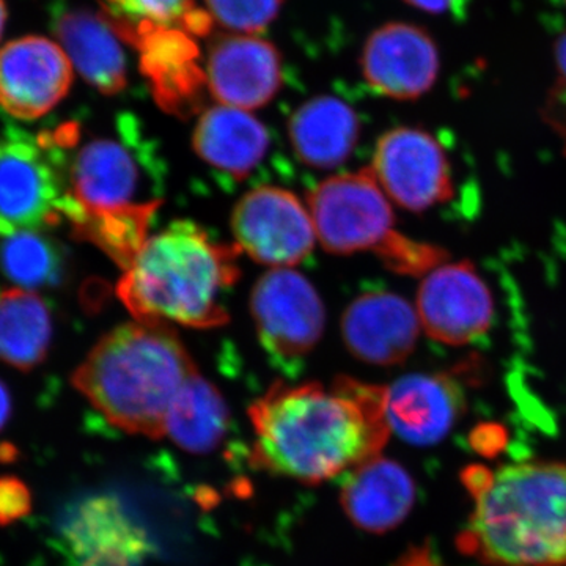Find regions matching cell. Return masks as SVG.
<instances>
[{
	"mask_svg": "<svg viewBox=\"0 0 566 566\" xmlns=\"http://www.w3.org/2000/svg\"><path fill=\"white\" fill-rule=\"evenodd\" d=\"M253 468L319 485L381 455L386 387L340 376L331 385L274 382L249 406Z\"/></svg>",
	"mask_w": 566,
	"mask_h": 566,
	"instance_id": "obj_1",
	"label": "cell"
},
{
	"mask_svg": "<svg viewBox=\"0 0 566 566\" xmlns=\"http://www.w3.org/2000/svg\"><path fill=\"white\" fill-rule=\"evenodd\" d=\"M196 374L169 324L134 319L104 335L71 382L118 430L161 439L174 398Z\"/></svg>",
	"mask_w": 566,
	"mask_h": 566,
	"instance_id": "obj_2",
	"label": "cell"
},
{
	"mask_svg": "<svg viewBox=\"0 0 566 566\" xmlns=\"http://www.w3.org/2000/svg\"><path fill=\"white\" fill-rule=\"evenodd\" d=\"M240 252L197 223L175 221L148 238L118 282V297L139 322L221 327L229 322L223 294L240 277Z\"/></svg>",
	"mask_w": 566,
	"mask_h": 566,
	"instance_id": "obj_3",
	"label": "cell"
},
{
	"mask_svg": "<svg viewBox=\"0 0 566 566\" xmlns=\"http://www.w3.org/2000/svg\"><path fill=\"white\" fill-rule=\"evenodd\" d=\"M474 497L463 553L493 566L566 565V461L506 465Z\"/></svg>",
	"mask_w": 566,
	"mask_h": 566,
	"instance_id": "obj_4",
	"label": "cell"
},
{
	"mask_svg": "<svg viewBox=\"0 0 566 566\" xmlns=\"http://www.w3.org/2000/svg\"><path fill=\"white\" fill-rule=\"evenodd\" d=\"M74 137L71 126L36 137L18 129L0 134V237L65 221L69 166L63 151Z\"/></svg>",
	"mask_w": 566,
	"mask_h": 566,
	"instance_id": "obj_5",
	"label": "cell"
},
{
	"mask_svg": "<svg viewBox=\"0 0 566 566\" xmlns=\"http://www.w3.org/2000/svg\"><path fill=\"white\" fill-rule=\"evenodd\" d=\"M308 210L319 243L337 255H378L397 233L392 207L371 167L319 182L308 196Z\"/></svg>",
	"mask_w": 566,
	"mask_h": 566,
	"instance_id": "obj_6",
	"label": "cell"
},
{
	"mask_svg": "<svg viewBox=\"0 0 566 566\" xmlns=\"http://www.w3.org/2000/svg\"><path fill=\"white\" fill-rule=\"evenodd\" d=\"M251 311L263 348L279 365L300 364L322 340V297L305 275L290 268H274L259 279Z\"/></svg>",
	"mask_w": 566,
	"mask_h": 566,
	"instance_id": "obj_7",
	"label": "cell"
},
{
	"mask_svg": "<svg viewBox=\"0 0 566 566\" xmlns=\"http://www.w3.org/2000/svg\"><path fill=\"white\" fill-rule=\"evenodd\" d=\"M232 232L241 252L274 268L303 262L318 240L308 207L275 186H262L243 196L233 210Z\"/></svg>",
	"mask_w": 566,
	"mask_h": 566,
	"instance_id": "obj_8",
	"label": "cell"
},
{
	"mask_svg": "<svg viewBox=\"0 0 566 566\" xmlns=\"http://www.w3.org/2000/svg\"><path fill=\"white\" fill-rule=\"evenodd\" d=\"M371 164L387 197L406 210L420 212L452 199L444 148L423 129L400 126L382 134Z\"/></svg>",
	"mask_w": 566,
	"mask_h": 566,
	"instance_id": "obj_9",
	"label": "cell"
},
{
	"mask_svg": "<svg viewBox=\"0 0 566 566\" xmlns=\"http://www.w3.org/2000/svg\"><path fill=\"white\" fill-rule=\"evenodd\" d=\"M416 308L424 333L453 346L479 340L494 314L490 289L469 262L444 263L424 275Z\"/></svg>",
	"mask_w": 566,
	"mask_h": 566,
	"instance_id": "obj_10",
	"label": "cell"
},
{
	"mask_svg": "<svg viewBox=\"0 0 566 566\" xmlns=\"http://www.w3.org/2000/svg\"><path fill=\"white\" fill-rule=\"evenodd\" d=\"M73 65L61 44L22 36L0 50V107L20 120H36L69 95Z\"/></svg>",
	"mask_w": 566,
	"mask_h": 566,
	"instance_id": "obj_11",
	"label": "cell"
},
{
	"mask_svg": "<svg viewBox=\"0 0 566 566\" xmlns=\"http://www.w3.org/2000/svg\"><path fill=\"white\" fill-rule=\"evenodd\" d=\"M66 181L69 199L63 218L69 222L80 214L151 203L139 199L145 186L144 164L126 140L93 139L85 144L70 164Z\"/></svg>",
	"mask_w": 566,
	"mask_h": 566,
	"instance_id": "obj_12",
	"label": "cell"
},
{
	"mask_svg": "<svg viewBox=\"0 0 566 566\" xmlns=\"http://www.w3.org/2000/svg\"><path fill=\"white\" fill-rule=\"evenodd\" d=\"M439 51L430 33L408 22H389L370 33L360 55L368 87L387 98L408 102L433 88Z\"/></svg>",
	"mask_w": 566,
	"mask_h": 566,
	"instance_id": "obj_13",
	"label": "cell"
},
{
	"mask_svg": "<svg viewBox=\"0 0 566 566\" xmlns=\"http://www.w3.org/2000/svg\"><path fill=\"white\" fill-rule=\"evenodd\" d=\"M62 539L73 566H140L151 554L144 528L112 495L81 502L63 523Z\"/></svg>",
	"mask_w": 566,
	"mask_h": 566,
	"instance_id": "obj_14",
	"label": "cell"
},
{
	"mask_svg": "<svg viewBox=\"0 0 566 566\" xmlns=\"http://www.w3.org/2000/svg\"><path fill=\"white\" fill-rule=\"evenodd\" d=\"M207 84L223 106L259 109L281 91V54L271 41L259 36H222L208 55Z\"/></svg>",
	"mask_w": 566,
	"mask_h": 566,
	"instance_id": "obj_15",
	"label": "cell"
},
{
	"mask_svg": "<svg viewBox=\"0 0 566 566\" xmlns=\"http://www.w3.org/2000/svg\"><path fill=\"white\" fill-rule=\"evenodd\" d=\"M420 329L417 308L389 292L360 294L342 318L346 348L363 363L378 367L405 363L415 352Z\"/></svg>",
	"mask_w": 566,
	"mask_h": 566,
	"instance_id": "obj_16",
	"label": "cell"
},
{
	"mask_svg": "<svg viewBox=\"0 0 566 566\" xmlns=\"http://www.w3.org/2000/svg\"><path fill=\"white\" fill-rule=\"evenodd\" d=\"M463 406V392L453 375H409L386 387L390 431L416 446H433L444 439Z\"/></svg>",
	"mask_w": 566,
	"mask_h": 566,
	"instance_id": "obj_17",
	"label": "cell"
},
{
	"mask_svg": "<svg viewBox=\"0 0 566 566\" xmlns=\"http://www.w3.org/2000/svg\"><path fill=\"white\" fill-rule=\"evenodd\" d=\"M128 41L142 51V69L150 80L153 96L167 114L186 118L202 111L207 76L193 62L197 50L191 36L178 28L153 29Z\"/></svg>",
	"mask_w": 566,
	"mask_h": 566,
	"instance_id": "obj_18",
	"label": "cell"
},
{
	"mask_svg": "<svg viewBox=\"0 0 566 566\" xmlns=\"http://www.w3.org/2000/svg\"><path fill=\"white\" fill-rule=\"evenodd\" d=\"M416 502V485L403 465L385 457L353 469L342 485L340 504L354 526L385 534L400 526Z\"/></svg>",
	"mask_w": 566,
	"mask_h": 566,
	"instance_id": "obj_19",
	"label": "cell"
},
{
	"mask_svg": "<svg viewBox=\"0 0 566 566\" xmlns=\"http://www.w3.org/2000/svg\"><path fill=\"white\" fill-rule=\"evenodd\" d=\"M52 31L82 80L103 95L128 84V65L115 29L102 13L66 9L55 13Z\"/></svg>",
	"mask_w": 566,
	"mask_h": 566,
	"instance_id": "obj_20",
	"label": "cell"
},
{
	"mask_svg": "<svg viewBox=\"0 0 566 566\" xmlns=\"http://www.w3.org/2000/svg\"><path fill=\"white\" fill-rule=\"evenodd\" d=\"M192 147L205 164L240 181L263 161L270 134L248 111L218 104L200 115Z\"/></svg>",
	"mask_w": 566,
	"mask_h": 566,
	"instance_id": "obj_21",
	"label": "cell"
},
{
	"mask_svg": "<svg viewBox=\"0 0 566 566\" xmlns=\"http://www.w3.org/2000/svg\"><path fill=\"white\" fill-rule=\"evenodd\" d=\"M359 118L335 96H316L297 107L289 123L290 142L301 163L334 169L352 155L359 139Z\"/></svg>",
	"mask_w": 566,
	"mask_h": 566,
	"instance_id": "obj_22",
	"label": "cell"
},
{
	"mask_svg": "<svg viewBox=\"0 0 566 566\" xmlns=\"http://www.w3.org/2000/svg\"><path fill=\"white\" fill-rule=\"evenodd\" d=\"M229 424V406L222 394L196 374L174 398L164 423V438H169L182 452L207 455L222 444Z\"/></svg>",
	"mask_w": 566,
	"mask_h": 566,
	"instance_id": "obj_23",
	"label": "cell"
},
{
	"mask_svg": "<svg viewBox=\"0 0 566 566\" xmlns=\"http://www.w3.org/2000/svg\"><path fill=\"white\" fill-rule=\"evenodd\" d=\"M51 338V311L39 293L10 289L0 294V363L33 370L46 359Z\"/></svg>",
	"mask_w": 566,
	"mask_h": 566,
	"instance_id": "obj_24",
	"label": "cell"
},
{
	"mask_svg": "<svg viewBox=\"0 0 566 566\" xmlns=\"http://www.w3.org/2000/svg\"><path fill=\"white\" fill-rule=\"evenodd\" d=\"M159 207L161 200L99 214H80L71 219L70 226L77 238L91 241L125 271L150 238L148 230Z\"/></svg>",
	"mask_w": 566,
	"mask_h": 566,
	"instance_id": "obj_25",
	"label": "cell"
},
{
	"mask_svg": "<svg viewBox=\"0 0 566 566\" xmlns=\"http://www.w3.org/2000/svg\"><path fill=\"white\" fill-rule=\"evenodd\" d=\"M104 17L122 39L153 29L185 28L189 33L210 32V14L196 9V0H99Z\"/></svg>",
	"mask_w": 566,
	"mask_h": 566,
	"instance_id": "obj_26",
	"label": "cell"
},
{
	"mask_svg": "<svg viewBox=\"0 0 566 566\" xmlns=\"http://www.w3.org/2000/svg\"><path fill=\"white\" fill-rule=\"evenodd\" d=\"M62 255L50 238L40 232H20L3 238L0 268L25 290H39L59 282Z\"/></svg>",
	"mask_w": 566,
	"mask_h": 566,
	"instance_id": "obj_27",
	"label": "cell"
},
{
	"mask_svg": "<svg viewBox=\"0 0 566 566\" xmlns=\"http://www.w3.org/2000/svg\"><path fill=\"white\" fill-rule=\"evenodd\" d=\"M216 24L234 33L262 32L281 13L283 0H205Z\"/></svg>",
	"mask_w": 566,
	"mask_h": 566,
	"instance_id": "obj_28",
	"label": "cell"
},
{
	"mask_svg": "<svg viewBox=\"0 0 566 566\" xmlns=\"http://www.w3.org/2000/svg\"><path fill=\"white\" fill-rule=\"evenodd\" d=\"M378 259L394 273L417 277L444 264L447 252L438 245L422 243L397 232L378 253Z\"/></svg>",
	"mask_w": 566,
	"mask_h": 566,
	"instance_id": "obj_29",
	"label": "cell"
},
{
	"mask_svg": "<svg viewBox=\"0 0 566 566\" xmlns=\"http://www.w3.org/2000/svg\"><path fill=\"white\" fill-rule=\"evenodd\" d=\"M32 493L14 475H0V527L24 520L32 512Z\"/></svg>",
	"mask_w": 566,
	"mask_h": 566,
	"instance_id": "obj_30",
	"label": "cell"
},
{
	"mask_svg": "<svg viewBox=\"0 0 566 566\" xmlns=\"http://www.w3.org/2000/svg\"><path fill=\"white\" fill-rule=\"evenodd\" d=\"M556 66L558 81L554 99L551 102V122L566 140V32L558 36L556 43Z\"/></svg>",
	"mask_w": 566,
	"mask_h": 566,
	"instance_id": "obj_31",
	"label": "cell"
},
{
	"mask_svg": "<svg viewBox=\"0 0 566 566\" xmlns=\"http://www.w3.org/2000/svg\"><path fill=\"white\" fill-rule=\"evenodd\" d=\"M471 444L483 455H497L505 446L504 428L497 424H483L472 433Z\"/></svg>",
	"mask_w": 566,
	"mask_h": 566,
	"instance_id": "obj_32",
	"label": "cell"
},
{
	"mask_svg": "<svg viewBox=\"0 0 566 566\" xmlns=\"http://www.w3.org/2000/svg\"><path fill=\"white\" fill-rule=\"evenodd\" d=\"M405 2L424 13L444 14L455 10L461 0H405Z\"/></svg>",
	"mask_w": 566,
	"mask_h": 566,
	"instance_id": "obj_33",
	"label": "cell"
},
{
	"mask_svg": "<svg viewBox=\"0 0 566 566\" xmlns=\"http://www.w3.org/2000/svg\"><path fill=\"white\" fill-rule=\"evenodd\" d=\"M11 417V395L9 387L0 381V431L6 428Z\"/></svg>",
	"mask_w": 566,
	"mask_h": 566,
	"instance_id": "obj_34",
	"label": "cell"
},
{
	"mask_svg": "<svg viewBox=\"0 0 566 566\" xmlns=\"http://www.w3.org/2000/svg\"><path fill=\"white\" fill-rule=\"evenodd\" d=\"M397 566H431L428 564V557L424 556V553H412L409 554V556H406L405 558H401L400 564Z\"/></svg>",
	"mask_w": 566,
	"mask_h": 566,
	"instance_id": "obj_35",
	"label": "cell"
},
{
	"mask_svg": "<svg viewBox=\"0 0 566 566\" xmlns=\"http://www.w3.org/2000/svg\"><path fill=\"white\" fill-rule=\"evenodd\" d=\"M7 14L9 13H7L6 2L0 0V39H2L3 29H6Z\"/></svg>",
	"mask_w": 566,
	"mask_h": 566,
	"instance_id": "obj_36",
	"label": "cell"
},
{
	"mask_svg": "<svg viewBox=\"0 0 566 566\" xmlns=\"http://www.w3.org/2000/svg\"><path fill=\"white\" fill-rule=\"evenodd\" d=\"M564 2H565V6H566V0H564Z\"/></svg>",
	"mask_w": 566,
	"mask_h": 566,
	"instance_id": "obj_37",
	"label": "cell"
}]
</instances>
